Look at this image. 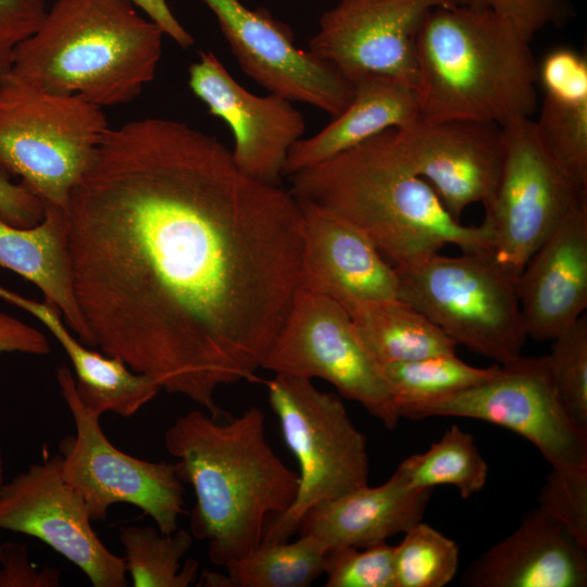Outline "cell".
I'll return each mask as SVG.
<instances>
[{
    "mask_svg": "<svg viewBox=\"0 0 587 587\" xmlns=\"http://www.w3.org/2000/svg\"><path fill=\"white\" fill-rule=\"evenodd\" d=\"M65 214L92 348L227 419L217 389L258 380L299 289L298 200L150 116L109 127Z\"/></svg>",
    "mask_w": 587,
    "mask_h": 587,
    "instance_id": "1",
    "label": "cell"
},
{
    "mask_svg": "<svg viewBox=\"0 0 587 587\" xmlns=\"http://www.w3.org/2000/svg\"><path fill=\"white\" fill-rule=\"evenodd\" d=\"M264 417L258 407L224 422L192 410L164 434L179 479L195 492L189 532L208 542L217 566L260 545L267 523L289 509L298 491L299 475L273 450Z\"/></svg>",
    "mask_w": 587,
    "mask_h": 587,
    "instance_id": "2",
    "label": "cell"
},
{
    "mask_svg": "<svg viewBox=\"0 0 587 587\" xmlns=\"http://www.w3.org/2000/svg\"><path fill=\"white\" fill-rule=\"evenodd\" d=\"M299 201L330 210L357 226L396 268L447 245L491 252L488 227L453 218L429 184L401 157L392 128L290 176Z\"/></svg>",
    "mask_w": 587,
    "mask_h": 587,
    "instance_id": "3",
    "label": "cell"
},
{
    "mask_svg": "<svg viewBox=\"0 0 587 587\" xmlns=\"http://www.w3.org/2000/svg\"><path fill=\"white\" fill-rule=\"evenodd\" d=\"M421 120L500 127L536 110L529 41L488 8H437L416 37Z\"/></svg>",
    "mask_w": 587,
    "mask_h": 587,
    "instance_id": "4",
    "label": "cell"
},
{
    "mask_svg": "<svg viewBox=\"0 0 587 587\" xmlns=\"http://www.w3.org/2000/svg\"><path fill=\"white\" fill-rule=\"evenodd\" d=\"M164 36L130 0H55L16 47L11 72L100 108L122 105L154 79Z\"/></svg>",
    "mask_w": 587,
    "mask_h": 587,
    "instance_id": "5",
    "label": "cell"
},
{
    "mask_svg": "<svg viewBox=\"0 0 587 587\" xmlns=\"http://www.w3.org/2000/svg\"><path fill=\"white\" fill-rule=\"evenodd\" d=\"M110 125L103 108L54 93L9 72L0 78V173L45 205L67 210L70 195Z\"/></svg>",
    "mask_w": 587,
    "mask_h": 587,
    "instance_id": "6",
    "label": "cell"
},
{
    "mask_svg": "<svg viewBox=\"0 0 587 587\" xmlns=\"http://www.w3.org/2000/svg\"><path fill=\"white\" fill-rule=\"evenodd\" d=\"M396 272L398 299L423 313L457 345L501 364L522 354L527 335L520 274L497 262L491 252L436 253Z\"/></svg>",
    "mask_w": 587,
    "mask_h": 587,
    "instance_id": "7",
    "label": "cell"
},
{
    "mask_svg": "<svg viewBox=\"0 0 587 587\" xmlns=\"http://www.w3.org/2000/svg\"><path fill=\"white\" fill-rule=\"evenodd\" d=\"M265 385L284 441L299 465V487L289 509L267 523L262 540L286 541L298 534L311 508L367 485V442L341 399L311 379L275 375Z\"/></svg>",
    "mask_w": 587,
    "mask_h": 587,
    "instance_id": "8",
    "label": "cell"
},
{
    "mask_svg": "<svg viewBox=\"0 0 587 587\" xmlns=\"http://www.w3.org/2000/svg\"><path fill=\"white\" fill-rule=\"evenodd\" d=\"M461 416L509 428L534 444L552 471L587 474V427L567 411L548 354L499 365L487 380L460 392L404 408L399 417Z\"/></svg>",
    "mask_w": 587,
    "mask_h": 587,
    "instance_id": "9",
    "label": "cell"
},
{
    "mask_svg": "<svg viewBox=\"0 0 587 587\" xmlns=\"http://www.w3.org/2000/svg\"><path fill=\"white\" fill-rule=\"evenodd\" d=\"M261 369L321 378L388 429L398 424L382 365L362 342L349 312L329 298L298 289Z\"/></svg>",
    "mask_w": 587,
    "mask_h": 587,
    "instance_id": "10",
    "label": "cell"
},
{
    "mask_svg": "<svg viewBox=\"0 0 587 587\" xmlns=\"http://www.w3.org/2000/svg\"><path fill=\"white\" fill-rule=\"evenodd\" d=\"M57 379L76 429L61 442L63 475L84 498L91 520L103 521L112 505L126 503L149 515L161 533L176 532L185 501L175 463L141 460L114 447L101 415L78 399L71 370L60 366Z\"/></svg>",
    "mask_w": 587,
    "mask_h": 587,
    "instance_id": "11",
    "label": "cell"
},
{
    "mask_svg": "<svg viewBox=\"0 0 587 587\" xmlns=\"http://www.w3.org/2000/svg\"><path fill=\"white\" fill-rule=\"evenodd\" d=\"M501 136V172L483 223L494 258L520 274L550 232L587 200V190L557 166L530 118L502 126Z\"/></svg>",
    "mask_w": 587,
    "mask_h": 587,
    "instance_id": "12",
    "label": "cell"
},
{
    "mask_svg": "<svg viewBox=\"0 0 587 587\" xmlns=\"http://www.w3.org/2000/svg\"><path fill=\"white\" fill-rule=\"evenodd\" d=\"M82 495L55 454L0 486V529L41 540L76 565L93 587H125L126 565L98 537Z\"/></svg>",
    "mask_w": 587,
    "mask_h": 587,
    "instance_id": "13",
    "label": "cell"
},
{
    "mask_svg": "<svg viewBox=\"0 0 587 587\" xmlns=\"http://www.w3.org/2000/svg\"><path fill=\"white\" fill-rule=\"evenodd\" d=\"M467 0H340L320 18L308 50L329 63L350 84L363 75H384L419 88L416 37L437 8Z\"/></svg>",
    "mask_w": 587,
    "mask_h": 587,
    "instance_id": "14",
    "label": "cell"
},
{
    "mask_svg": "<svg viewBox=\"0 0 587 587\" xmlns=\"http://www.w3.org/2000/svg\"><path fill=\"white\" fill-rule=\"evenodd\" d=\"M215 16L243 73L270 93L332 115L352 99V85L329 63L295 43L291 29L240 0H200Z\"/></svg>",
    "mask_w": 587,
    "mask_h": 587,
    "instance_id": "15",
    "label": "cell"
},
{
    "mask_svg": "<svg viewBox=\"0 0 587 587\" xmlns=\"http://www.w3.org/2000/svg\"><path fill=\"white\" fill-rule=\"evenodd\" d=\"M188 85L209 113L232 130L230 153L237 167L257 180L280 186L289 152L307 127L292 102L274 93L250 92L211 51H200L189 66Z\"/></svg>",
    "mask_w": 587,
    "mask_h": 587,
    "instance_id": "16",
    "label": "cell"
},
{
    "mask_svg": "<svg viewBox=\"0 0 587 587\" xmlns=\"http://www.w3.org/2000/svg\"><path fill=\"white\" fill-rule=\"evenodd\" d=\"M392 133L405 163L429 184L453 218L460 221L471 204L490 203L502 164L500 126L420 118Z\"/></svg>",
    "mask_w": 587,
    "mask_h": 587,
    "instance_id": "17",
    "label": "cell"
},
{
    "mask_svg": "<svg viewBox=\"0 0 587 587\" xmlns=\"http://www.w3.org/2000/svg\"><path fill=\"white\" fill-rule=\"evenodd\" d=\"M298 202L302 212L299 290L329 298L347 311L398 299L396 268L363 232L328 209Z\"/></svg>",
    "mask_w": 587,
    "mask_h": 587,
    "instance_id": "18",
    "label": "cell"
},
{
    "mask_svg": "<svg viewBox=\"0 0 587 587\" xmlns=\"http://www.w3.org/2000/svg\"><path fill=\"white\" fill-rule=\"evenodd\" d=\"M527 337L553 340L587 308V200L574 208L529 258L517 282Z\"/></svg>",
    "mask_w": 587,
    "mask_h": 587,
    "instance_id": "19",
    "label": "cell"
},
{
    "mask_svg": "<svg viewBox=\"0 0 587 587\" xmlns=\"http://www.w3.org/2000/svg\"><path fill=\"white\" fill-rule=\"evenodd\" d=\"M473 587H585L587 546L539 505L464 574Z\"/></svg>",
    "mask_w": 587,
    "mask_h": 587,
    "instance_id": "20",
    "label": "cell"
},
{
    "mask_svg": "<svg viewBox=\"0 0 587 587\" xmlns=\"http://www.w3.org/2000/svg\"><path fill=\"white\" fill-rule=\"evenodd\" d=\"M433 490L409 486L395 471L379 486L365 485L314 505L301 519L298 534L315 537L328 551L384 542L422 521Z\"/></svg>",
    "mask_w": 587,
    "mask_h": 587,
    "instance_id": "21",
    "label": "cell"
},
{
    "mask_svg": "<svg viewBox=\"0 0 587 587\" xmlns=\"http://www.w3.org/2000/svg\"><path fill=\"white\" fill-rule=\"evenodd\" d=\"M348 107L317 134L291 148L285 176L314 166L389 128L421 118L420 96L411 85L384 75H363L352 83Z\"/></svg>",
    "mask_w": 587,
    "mask_h": 587,
    "instance_id": "22",
    "label": "cell"
},
{
    "mask_svg": "<svg viewBox=\"0 0 587 587\" xmlns=\"http://www.w3.org/2000/svg\"><path fill=\"white\" fill-rule=\"evenodd\" d=\"M544 101L535 127L557 166L587 190V59L570 47L550 50L537 65Z\"/></svg>",
    "mask_w": 587,
    "mask_h": 587,
    "instance_id": "23",
    "label": "cell"
},
{
    "mask_svg": "<svg viewBox=\"0 0 587 587\" xmlns=\"http://www.w3.org/2000/svg\"><path fill=\"white\" fill-rule=\"evenodd\" d=\"M0 298L33 314L59 341L73 364L77 397L88 410L129 417L161 390L150 376L134 372L118 358L91 350L74 337L61 311L50 302L28 299L1 285Z\"/></svg>",
    "mask_w": 587,
    "mask_h": 587,
    "instance_id": "24",
    "label": "cell"
},
{
    "mask_svg": "<svg viewBox=\"0 0 587 587\" xmlns=\"http://www.w3.org/2000/svg\"><path fill=\"white\" fill-rule=\"evenodd\" d=\"M0 268L39 288L45 300L61 311L68 328L92 348L75 296L64 211L45 205L42 221L32 227H16L0 217Z\"/></svg>",
    "mask_w": 587,
    "mask_h": 587,
    "instance_id": "25",
    "label": "cell"
},
{
    "mask_svg": "<svg viewBox=\"0 0 587 587\" xmlns=\"http://www.w3.org/2000/svg\"><path fill=\"white\" fill-rule=\"evenodd\" d=\"M362 342L383 366L440 354H454L457 344L410 304L388 300L348 311Z\"/></svg>",
    "mask_w": 587,
    "mask_h": 587,
    "instance_id": "26",
    "label": "cell"
},
{
    "mask_svg": "<svg viewBox=\"0 0 587 587\" xmlns=\"http://www.w3.org/2000/svg\"><path fill=\"white\" fill-rule=\"evenodd\" d=\"M328 550L311 535L294 541L262 540L224 569L226 574L204 571L205 587H308L324 575Z\"/></svg>",
    "mask_w": 587,
    "mask_h": 587,
    "instance_id": "27",
    "label": "cell"
},
{
    "mask_svg": "<svg viewBox=\"0 0 587 587\" xmlns=\"http://www.w3.org/2000/svg\"><path fill=\"white\" fill-rule=\"evenodd\" d=\"M118 539L135 587H188L197 582L199 563L182 562L193 541L190 532L163 534L153 526H125Z\"/></svg>",
    "mask_w": 587,
    "mask_h": 587,
    "instance_id": "28",
    "label": "cell"
},
{
    "mask_svg": "<svg viewBox=\"0 0 587 587\" xmlns=\"http://www.w3.org/2000/svg\"><path fill=\"white\" fill-rule=\"evenodd\" d=\"M396 472L413 488L453 485L466 499L483 489L488 466L472 435L452 425L427 451L403 460Z\"/></svg>",
    "mask_w": 587,
    "mask_h": 587,
    "instance_id": "29",
    "label": "cell"
},
{
    "mask_svg": "<svg viewBox=\"0 0 587 587\" xmlns=\"http://www.w3.org/2000/svg\"><path fill=\"white\" fill-rule=\"evenodd\" d=\"M382 367L399 416V411L404 408L441 399L487 380L497 373L499 365L475 367L454 353Z\"/></svg>",
    "mask_w": 587,
    "mask_h": 587,
    "instance_id": "30",
    "label": "cell"
},
{
    "mask_svg": "<svg viewBox=\"0 0 587 587\" xmlns=\"http://www.w3.org/2000/svg\"><path fill=\"white\" fill-rule=\"evenodd\" d=\"M395 547L396 587H444L455 575L459 548L432 526L419 522Z\"/></svg>",
    "mask_w": 587,
    "mask_h": 587,
    "instance_id": "31",
    "label": "cell"
},
{
    "mask_svg": "<svg viewBox=\"0 0 587 587\" xmlns=\"http://www.w3.org/2000/svg\"><path fill=\"white\" fill-rule=\"evenodd\" d=\"M548 354L562 402L587 427V317L582 315L553 340Z\"/></svg>",
    "mask_w": 587,
    "mask_h": 587,
    "instance_id": "32",
    "label": "cell"
},
{
    "mask_svg": "<svg viewBox=\"0 0 587 587\" xmlns=\"http://www.w3.org/2000/svg\"><path fill=\"white\" fill-rule=\"evenodd\" d=\"M326 587H396L395 547L379 542L365 548L341 547L327 552Z\"/></svg>",
    "mask_w": 587,
    "mask_h": 587,
    "instance_id": "33",
    "label": "cell"
},
{
    "mask_svg": "<svg viewBox=\"0 0 587 587\" xmlns=\"http://www.w3.org/2000/svg\"><path fill=\"white\" fill-rule=\"evenodd\" d=\"M539 507L587 546V476L551 471L539 492Z\"/></svg>",
    "mask_w": 587,
    "mask_h": 587,
    "instance_id": "34",
    "label": "cell"
},
{
    "mask_svg": "<svg viewBox=\"0 0 587 587\" xmlns=\"http://www.w3.org/2000/svg\"><path fill=\"white\" fill-rule=\"evenodd\" d=\"M46 0H0V78L12 68L16 47L42 24Z\"/></svg>",
    "mask_w": 587,
    "mask_h": 587,
    "instance_id": "35",
    "label": "cell"
},
{
    "mask_svg": "<svg viewBox=\"0 0 587 587\" xmlns=\"http://www.w3.org/2000/svg\"><path fill=\"white\" fill-rule=\"evenodd\" d=\"M485 3L529 42L547 25H557L565 12V0H485Z\"/></svg>",
    "mask_w": 587,
    "mask_h": 587,
    "instance_id": "36",
    "label": "cell"
},
{
    "mask_svg": "<svg viewBox=\"0 0 587 587\" xmlns=\"http://www.w3.org/2000/svg\"><path fill=\"white\" fill-rule=\"evenodd\" d=\"M0 587H55L60 572L54 569L37 571L30 564L26 546L8 541L0 546Z\"/></svg>",
    "mask_w": 587,
    "mask_h": 587,
    "instance_id": "37",
    "label": "cell"
},
{
    "mask_svg": "<svg viewBox=\"0 0 587 587\" xmlns=\"http://www.w3.org/2000/svg\"><path fill=\"white\" fill-rule=\"evenodd\" d=\"M45 215L43 202L22 183L13 184L0 173V217L16 227H32Z\"/></svg>",
    "mask_w": 587,
    "mask_h": 587,
    "instance_id": "38",
    "label": "cell"
},
{
    "mask_svg": "<svg viewBox=\"0 0 587 587\" xmlns=\"http://www.w3.org/2000/svg\"><path fill=\"white\" fill-rule=\"evenodd\" d=\"M50 350L49 341L42 332L0 311V355L14 352L46 355Z\"/></svg>",
    "mask_w": 587,
    "mask_h": 587,
    "instance_id": "39",
    "label": "cell"
},
{
    "mask_svg": "<svg viewBox=\"0 0 587 587\" xmlns=\"http://www.w3.org/2000/svg\"><path fill=\"white\" fill-rule=\"evenodd\" d=\"M148 18L154 22L163 34L180 48L188 49L195 43L193 36L180 24L172 12L167 0H130Z\"/></svg>",
    "mask_w": 587,
    "mask_h": 587,
    "instance_id": "40",
    "label": "cell"
},
{
    "mask_svg": "<svg viewBox=\"0 0 587 587\" xmlns=\"http://www.w3.org/2000/svg\"><path fill=\"white\" fill-rule=\"evenodd\" d=\"M467 4L475 9H485L486 3L485 0H467Z\"/></svg>",
    "mask_w": 587,
    "mask_h": 587,
    "instance_id": "41",
    "label": "cell"
},
{
    "mask_svg": "<svg viewBox=\"0 0 587 587\" xmlns=\"http://www.w3.org/2000/svg\"><path fill=\"white\" fill-rule=\"evenodd\" d=\"M4 483V462L2 457V451L0 448V486Z\"/></svg>",
    "mask_w": 587,
    "mask_h": 587,
    "instance_id": "42",
    "label": "cell"
}]
</instances>
